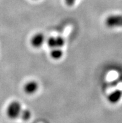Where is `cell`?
<instances>
[{"label": "cell", "instance_id": "3957f363", "mask_svg": "<svg viewBox=\"0 0 122 123\" xmlns=\"http://www.w3.org/2000/svg\"><path fill=\"white\" fill-rule=\"evenodd\" d=\"M48 46L50 48H61L64 46L65 44V39L62 36H51L47 41Z\"/></svg>", "mask_w": 122, "mask_h": 123}, {"label": "cell", "instance_id": "5b68a950", "mask_svg": "<svg viewBox=\"0 0 122 123\" xmlns=\"http://www.w3.org/2000/svg\"><path fill=\"white\" fill-rule=\"evenodd\" d=\"M39 89V84L37 81L32 80L27 82L24 85L23 89L24 92L28 94H33L36 92Z\"/></svg>", "mask_w": 122, "mask_h": 123}, {"label": "cell", "instance_id": "52a82bcc", "mask_svg": "<svg viewBox=\"0 0 122 123\" xmlns=\"http://www.w3.org/2000/svg\"><path fill=\"white\" fill-rule=\"evenodd\" d=\"M50 56L52 59L58 60L62 58L63 56V51L60 48H53L51 49L50 52Z\"/></svg>", "mask_w": 122, "mask_h": 123}, {"label": "cell", "instance_id": "277c9868", "mask_svg": "<svg viewBox=\"0 0 122 123\" xmlns=\"http://www.w3.org/2000/svg\"><path fill=\"white\" fill-rule=\"evenodd\" d=\"M46 37L44 34L42 33H37L34 34L31 38L30 43L31 46L34 48H39L45 42Z\"/></svg>", "mask_w": 122, "mask_h": 123}, {"label": "cell", "instance_id": "7a4b0ae2", "mask_svg": "<svg viewBox=\"0 0 122 123\" xmlns=\"http://www.w3.org/2000/svg\"><path fill=\"white\" fill-rule=\"evenodd\" d=\"M105 25L108 28H122V14H111L105 21Z\"/></svg>", "mask_w": 122, "mask_h": 123}, {"label": "cell", "instance_id": "ba28073f", "mask_svg": "<svg viewBox=\"0 0 122 123\" xmlns=\"http://www.w3.org/2000/svg\"><path fill=\"white\" fill-rule=\"evenodd\" d=\"M31 117V112L28 109H22L20 117L24 121L29 120Z\"/></svg>", "mask_w": 122, "mask_h": 123}, {"label": "cell", "instance_id": "6da1fadb", "mask_svg": "<svg viewBox=\"0 0 122 123\" xmlns=\"http://www.w3.org/2000/svg\"><path fill=\"white\" fill-rule=\"evenodd\" d=\"M22 109H23L21 103L17 101H14L11 102L8 106L6 109V114L9 118L11 119H15L20 117Z\"/></svg>", "mask_w": 122, "mask_h": 123}, {"label": "cell", "instance_id": "8992f818", "mask_svg": "<svg viewBox=\"0 0 122 123\" xmlns=\"http://www.w3.org/2000/svg\"><path fill=\"white\" fill-rule=\"evenodd\" d=\"M122 97V91L116 89L110 93L108 96V101L111 104H116L120 101Z\"/></svg>", "mask_w": 122, "mask_h": 123}, {"label": "cell", "instance_id": "9c48e42d", "mask_svg": "<svg viewBox=\"0 0 122 123\" xmlns=\"http://www.w3.org/2000/svg\"><path fill=\"white\" fill-rule=\"evenodd\" d=\"M77 0H64L65 3L68 6H72L76 3Z\"/></svg>", "mask_w": 122, "mask_h": 123}]
</instances>
